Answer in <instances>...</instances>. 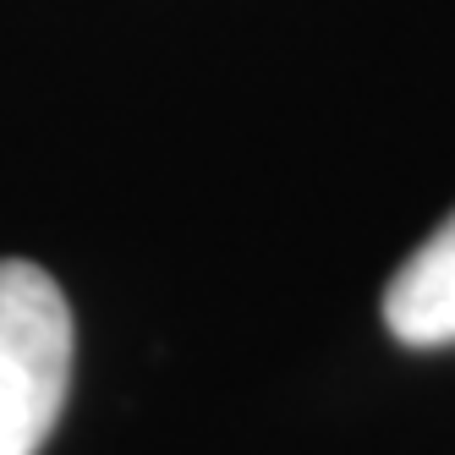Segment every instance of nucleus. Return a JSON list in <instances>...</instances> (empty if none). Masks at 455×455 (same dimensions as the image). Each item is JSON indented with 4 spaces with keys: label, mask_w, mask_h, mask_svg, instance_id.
Segmentation results:
<instances>
[{
    "label": "nucleus",
    "mask_w": 455,
    "mask_h": 455,
    "mask_svg": "<svg viewBox=\"0 0 455 455\" xmlns=\"http://www.w3.org/2000/svg\"><path fill=\"white\" fill-rule=\"evenodd\" d=\"M384 323L401 346H455V214L389 280Z\"/></svg>",
    "instance_id": "f03ea898"
},
{
    "label": "nucleus",
    "mask_w": 455,
    "mask_h": 455,
    "mask_svg": "<svg viewBox=\"0 0 455 455\" xmlns=\"http://www.w3.org/2000/svg\"><path fill=\"white\" fill-rule=\"evenodd\" d=\"M72 384V307L60 285L0 258V455H39Z\"/></svg>",
    "instance_id": "f257e3e1"
}]
</instances>
